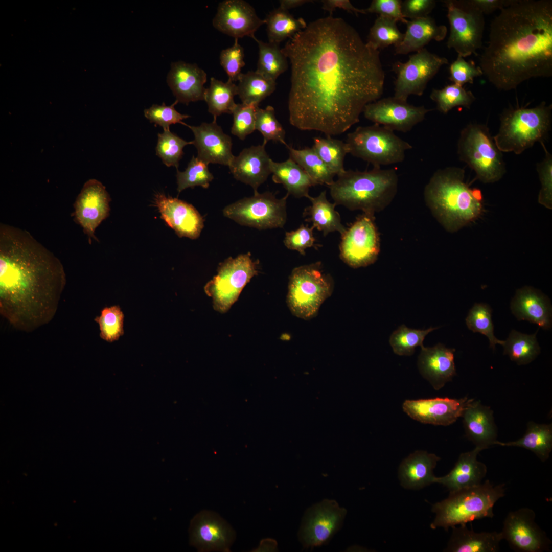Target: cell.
Segmentation results:
<instances>
[{
    "label": "cell",
    "instance_id": "28",
    "mask_svg": "<svg viewBox=\"0 0 552 552\" xmlns=\"http://www.w3.org/2000/svg\"><path fill=\"white\" fill-rule=\"evenodd\" d=\"M461 417L466 436L475 447L483 450L494 445L497 441V428L493 411L490 407L471 399Z\"/></svg>",
    "mask_w": 552,
    "mask_h": 552
},
{
    "label": "cell",
    "instance_id": "61",
    "mask_svg": "<svg viewBox=\"0 0 552 552\" xmlns=\"http://www.w3.org/2000/svg\"><path fill=\"white\" fill-rule=\"evenodd\" d=\"M471 4L484 14L491 13L504 7L509 1L506 0H470Z\"/></svg>",
    "mask_w": 552,
    "mask_h": 552
},
{
    "label": "cell",
    "instance_id": "43",
    "mask_svg": "<svg viewBox=\"0 0 552 552\" xmlns=\"http://www.w3.org/2000/svg\"><path fill=\"white\" fill-rule=\"evenodd\" d=\"M313 140L312 149L332 172L338 175L344 172V158L349 154L346 143L331 136L316 137Z\"/></svg>",
    "mask_w": 552,
    "mask_h": 552
},
{
    "label": "cell",
    "instance_id": "6",
    "mask_svg": "<svg viewBox=\"0 0 552 552\" xmlns=\"http://www.w3.org/2000/svg\"><path fill=\"white\" fill-rule=\"evenodd\" d=\"M504 484L494 485L489 480L480 484L449 492L447 498L435 503L432 508L435 516L432 529L466 524L485 518H493L496 502L505 496Z\"/></svg>",
    "mask_w": 552,
    "mask_h": 552
},
{
    "label": "cell",
    "instance_id": "52",
    "mask_svg": "<svg viewBox=\"0 0 552 552\" xmlns=\"http://www.w3.org/2000/svg\"><path fill=\"white\" fill-rule=\"evenodd\" d=\"M259 106L244 103L237 104L232 114V133L243 140L255 129L256 112Z\"/></svg>",
    "mask_w": 552,
    "mask_h": 552
},
{
    "label": "cell",
    "instance_id": "48",
    "mask_svg": "<svg viewBox=\"0 0 552 552\" xmlns=\"http://www.w3.org/2000/svg\"><path fill=\"white\" fill-rule=\"evenodd\" d=\"M208 165L194 156L184 171L177 170V191L179 193L188 188L201 186L208 188L214 178Z\"/></svg>",
    "mask_w": 552,
    "mask_h": 552
},
{
    "label": "cell",
    "instance_id": "8",
    "mask_svg": "<svg viewBox=\"0 0 552 552\" xmlns=\"http://www.w3.org/2000/svg\"><path fill=\"white\" fill-rule=\"evenodd\" d=\"M333 288V279L324 272L320 262L297 267L289 279L288 306L295 316L310 319L317 315Z\"/></svg>",
    "mask_w": 552,
    "mask_h": 552
},
{
    "label": "cell",
    "instance_id": "57",
    "mask_svg": "<svg viewBox=\"0 0 552 552\" xmlns=\"http://www.w3.org/2000/svg\"><path fill=\"white\" fill-rule=\"evenodd\" d=\"M314 228L312 226L309 227L308 225L302 224L296 230L286 232L284 239V245L289 249L305 255L306 249L314 246Z\"/></svg>",
    "mask_w": 552,
    "mask_h": 552
},
{
    "label": "cell",
    "instance_id": "7",
    "mask_svg": "<svg viewBox=\"0 0 552 552\" xmlns=\"http://www.w3.org/2000/svg\"><path fill=\"white\" fill-rule=\"evenodd\" d=\"M552 105L541 102L535 107L506 109L500 118L499 131L493 138L501 152L522 153L539 142L550 129Z\"/></svg>",
    "mask_w": 552,
    "mask_h": 552
},
{
    "label": "cell",
    "instance_id": "24",
    "mask_svg": "<svg viewBox=\"0 0 552 552\" xmlns=\"http://www.w3.org/2000/svg\"><path fill=\"white\" fill-rule=\"evenodd\" d=\"M207 80L205 71L196 64L178 61L171 63L167 83L178 103L188 105L204 100Z\"/></svg>",
    "mask_w": 552,
    "mask_h": 552
},
{
    "label": "cell",
    "instance_id": "31",
    "mask_svg": "<svg viewBox=\"0 0 552 552\" xmlns=\"http://www.w3.org/2000/svg\"><path fill=\"white\" fill-rule=\"evenodd\" d=\"M440 459L435 454L424 451L410 454L399 466L398 475L401 485L406 489L416 490L435 483L436 477L433 471Z\"/></svg>",
    "mask_w": 552,
    "mask_h": 552
},
{
    "label": "cell",
    "instance_id": "49",
    "mask_svg": "<svg viewBox=\"0 0 552 552\" xmlns=\"http://www.w3.org/2000/svg\"><path fill=\"white\" fill-rule=\"evenodd\" d=\"M189 144H193V142L186 141L170 130L164 131L158 134L156 154L166 166L175 167L178 170L183 148Z\"/></svg>",
    "mask_w": 552,
    "mask_h": 552
},
{
    "label": "cell",
    "instance_id": "20",
    "mask_svg": "<svg viewBox=\"0 0 552 552\" xmlns=\"http://www.w3.org/2000/svg\"><path fill=\"white\" fill-rule=\"evenodd\" d=\"M264 24V20L258 16L255 9L243 0L220 2L212 20L216 29L235 39L244 36L254 38L255 33Z\"/></svg>",
    "mask_w": 552,
    "mask_h": 552
},
{
    "label": "cell",
    "instance_id": "16",
    "mask_svg": "<svg viewBox=\"0 0 552 552\" xmlns=\"http://www.w3.org/2000/svg\"><path fill=\"white\" fill-rule=\"evenodd\" d=\"M347 514L333 500L325 499L306 510L298 532L304 547L313 548L327 544L342 525Z\"/></svg>",
    "mask_w": 552,
    "mask_h": 552
},
{
    "label": "cell",
    "instance_id": "1",
    "mask_svg": "<svg viewBox=\"0 0 552 552\" xmlns=\"http://www.w3.org/2000/svg\"><path fill=\"white\" fill-rule=\"evenodd\" d=\"M282 51L291 65L289 122L299 130L343 133L383 94L379 50L341 18L310 22Z\"/></svg>",
    "mask_w": 552,
    "mask_h": 552
},
{
    "label": "cell",
    "instance_id": "12",
    "mask_svg": "<svg viewBox=\"0 0 552 552\" xmlns=\"http://www.w3.org/2000/svg\"><path fill=\"white\" fill-rule=\"evenodd\" d=\"M288 196L278 199L271 192H258L226 206L223 214L240 225L258 229L282 228L287 219Z\"/></svg>",
    "mask_w": 552,
    "mask_h": 552
},
{
    "label": "cell",
    "instance_id": "44",
    "mask_svg": "<svg viewBox=\"0 0 552 552\" xmlns=\"http://www.w3.org/2000/svg\"><path fill=\"white\" fill-rule=\"evenodd\" d=\"M430 98L435 102L437 109L444 114L455 107L469 109L476 99L471 91L454 83L440 89H433Z\"/></svg>",
    "mask_w": 552,
    "mask_h": 552
},
{
    "label": "cell",
    "instance_id": "11",
    "mask_svg": "<svg viewBox=\"0 0 552 552\" xmlns=\"http://www.w3.org/2000/svg\"><path fill=\"white\" fill-rule=\"evenodd\" d=\"M258 264L247 252L227 258L219 264L217 274L204 287L216 311L224 313L229 310L244 287L258 274Z\"/></svg>",
    "mask_w": 552,
    "mask_h": 552
},
{
    "label": "cell",
    "instance_id": "53",
    "mask_svg": "<svg viewBox=\"0 0 552 552\" xmlns=\"http://www.w3.org/2000/svg\"><path fill=\"white\" fill-rule=\"evenodd\" d=\"M178 103L177 100L171 105L167 106L163 103L162 105L153 104L150 108L144 111L145 117L155 125L162 127L164 131L170 130L172 124L180 123L185 125L182 120L190 117L178 112L175 106Z\"/></svg>",
    "mask_w": 552,
    "mask_h": 552
},
{
    "label": "cell",
    "instance_id": "29",
    "mask_svg": "<svg viewBox=\"0 0 552 552\" xmlns=\"http://www.w3.org/2000/svg\"><path fill=\"white\" fill-rule=\"evenodd\" d=\"M482 450L475 447L461 453L451 470L445 476L436 477L435 483L443 485L449 492L480 484L487 473L486 465L477 459Z\"/></svg>",
    "mask_w": 552,
    "mask_h": 552
},
{
    "label": "cell",
    "instance_id": "62",
    "mask_svg": "<svg viewBox=\"0 0 552 552\" xmlns=\"http://www.w3.org/2000/svg\"><path fill=\"white\" fill-rule=\"evenodd\" d=\"M308 0H281L279 1L280 8L288 11L289 9L300 7L306 3L311 2Z\"/></svg>",
    "mask_w": 552,
    "mask_h": 552
},
{
    "label": "cell",
    "instance_id": "2",
    "mask_svg": "<svg viewBox=\"0 0 552 552\" xmlns=\"http://www.w3.org/2000/svg\"><path fill=\"white\" fill-rule=\"evenodd\" d=\"M66 283L59 259L27 231L0 225V314L31 332L49 323Z\"/></svg>",
    "mask_w": 552,
    "mask_h": 552
},
{
    "label": "cell",
    "instance_id": "25",
    "mask_svg": "<svg viewBox=\"0 0 552 552\" xmlns=\"http://www.w3.org/2000/svg\"><path fill=\"white\" fill-rule=\"evenodd\" d=\"M265 145L263 143L244 149L238 156H234L228 166L233 177L250 186L254 193L271 174V159L266 151Z\"/></svg>",
    "mask_w": 552,
    "mask_h": 552
},
{
    "label": "cell",
    "instance_id": "33",
    "mask_svg": "<svg viewBox=\"0 0 552 552\" xmlns=\"http://www.w3.org/2000/svg\"><path fill=\"white\" fill-rule=\"evenodd\" d=\"M452 533L445 549L448 552H497L502 537L501 532H475L466 524L452 527Z\"/></svg>",
    "mask_w": 552,
    "mask_h": 552
},
{
    "label": "cell",
    "instance_id": "21",
    "mask_svg": "<svg viewBox=\"0 0 552 552\" xmlns=\"http://www.w3.org/2000/svg\"><path fill=\"white\" fill-rule=\"evenodd\" d=\"M471 399L434 398L407 400L402 405L403 411L411 418L424 424L448 426L462 417Z\"/></svg>",
    "mask_w": 552,
    "mask_h": 552
},
{
    "label": "cell",
    "instance_id": "51",
    "mask_svg": "<svg viewBox=\"0 0 552 552\" xmlns=\"http://www.w3.org/2000/svg\"><path fill=\"white\" fill-rule=\"evenodd\" d=\"M255 129L260 131L264 137L263 144L269 141L279 142L287 145L285 131L277 119L274 108L267 106L265 108H258L255 122Z\"/></svg>",
    "mask_w": 552,
    "mask_h": 552
},
{
    "label": "cell",
    "instance_id": "36",
    "mask_svg": "<svg viewBox=\"0 0 552 552\" xmlns=\"http://www.w3.org/2000/svg\"><path fill=\"white\" fill-rule=\"evenodd\" d=\"M494 445L523 448L533 452L541 461L545 462L552 450V425L529 422L526 432L521 438L508 442L497 440Z\"/></svg>",
    "mask_w": 552,
    "mask_h": 552
},
{
    "label": "cell",
    "instance_id": "54",
    "mask_svg": "<svg viewBox=\"0 0 552 552\" xmlns=\"http://www.w3.org/2000/svg\"><path fill=\"white\" fill-rule=\"evenodd\" d=\"M244 55V49L239 43L238 39H235L232 47L222 50L220 53V65L227 74L228 79L233 82L238 81L242 74V68L245 65Z\"/></svg>",
    "mask_w": 552,
    "mask_h": 552
},
{
    "label": "cell",
    "instance_id": "41",
    "mask_svg": "<svg viewBox=\"0 0 552 552\" xmlns=\"http://www.w3.org/2000/svg\"><path fill=\"white\" fill-rule=\"evenodd\" d=\"M259 48V58L256 72L265 77L275 81L288 67V59L279 44L265 42L255 37Z\"/></svg>",
    "mask_w": 552,
    "mask_h": 552
},
{
    "label": "cell",
    "instance_id": "45",
    "mask_svg": "<svg viewBox=\"0 0 552 552\" xmlns=\"http://www.w3.org/2000/svg\"><path fill=\"white\" fill-rule=\"evenodd\" d=\"M397 22L392 18L378 16L370 29L366 43L377 50L400 43L404 34L398 29Z\"/></svg>",
    "mask_w": 552,
    "mask_h": 552
},
{
    "label": "cell",
    "instance_id": "23",
    "mask_svg": "<svg viewBox=\"0 0 552 552\" xmlns=\"http://www.w3.org/2000/svg\"><path fill=\"white\" fill-rule=\"evenodd\" d=\"M155 203L161 218L179 237L198 238L204 227V220L192 205L176 198L158 194Z\"/></svg>",
    "mask_w": 552,
    "mask_h": 552
},
{
    "label": "cell",
    "instance_id": "18",
    "mask_svg": "<svg viewBox=\"0 0 552 552\" xmlns=\"http://www.w3.org/2000/svg\"><path fill=\"white\" fill-rule=\"evenodd\" d=\"M431 110L424 106H414L393 96L369 103L363 113L366 119L374 124L393 131L405 133L422 122Z\"/></svg>",
    "mask_w": 552,
    "mask_h": 552
},
{
    "label": "cell",
    "instance_id": "5",
    "mask_svg": "<svg viewBox=\"0 0 552 552\" xmlns=\"http://www.w3.org/2000/svg\"><path fill=\"white\" fill-rule=\"evenodd\" d=\"M394 169L374 167L370 170H345L328 187L336 205L374 215L388 206L398 191Z\"/></svg>",
    "mask_w": 552,
    "mask_h": 552
},
{
    "label": "cell",
    "instance_id": "9",
    "mask_svg": "<svg viewBox=\"0 0 552 552\" xmlns=\"http://www.w3.org/2000/svg\"><path fill=\"white\" fill-rule=\"evenodd\" d=\"M459 159L473 170L484 183L500 179L505 172L502 152L485 125L470 124L462 129L457 144Z\"/></svg>",
    "mask_w": 552,
    "mask_h": 552
},
{
    "label": "cell",
    "instance_id": "4",
    "mask_svg": "<svg viewBox=\"0 0 552 552\" xmlns=\"http://www.w3.org/2000/svg\"><path fill=\"white\" fill-rule=\"evenodd\" d=\"M464 177L463 169L446 167L435 171L424 188L426 205L450 233L474 221L484 211L481 191L470 188Z\"/></svg>",
    "mask_w": 552,
    "mask_h": 552
},
{
    "label": "cell",
    "instance_id": "30",
    "mask_svg": "<svg viewBox=\"0 0 552 552\" xmlns=\"http://www.w3.org/2000/svg\"><path fill=\"white\" fill-rule=\"evenodd\" d=\"M518 320H526L548 329L551 325V307L549 298L540 291L525 286L518 289L511 304Z\"/></svg>",
    "mask_w": 552,
    "mask_h": 552
},
{
    "label": "cell",
    "instance_id": "38",
    "mask_svg": "<svg viewBox=\"0 0 552 552\" xmlns=\"http://www.w3.org/2000/svg\"><path fill=\"white\" fill-rule=\"evenodd\" d=\"M264 20L269 42L278 44L307 26L303 18H296L288 11L280 7L271 11Z\"/></svg>",
    "mask_w": 552,
    "mask_h": 552
},
{
    "label": "cell",
    "instance_id": "42",
    "mask_svg": "<svg viewBox=\"0 0 552 552\" xmlns=\"http://www.w3.org/2000/svg\"><path fill=\"white\" fill-rule=\"evenodd\" d=\"M536 334L527 335L512 330L502 345L504 354L518 365L531 363L540 353Z\"/></svg>",
    "mask_w": 552,
    "mask_h": 552
},
{
    "label": "cell",
    "instance_id": "37",
    "mask_svg": "<svg viewBox=\"0 0 552 552\" xmlns=\"http://www.w3.org/2000/svg\"><path fill=\"white\" fill-rule=\"evenodd\" d=\"M236 95H237V85L233 82L228 79L223 82L214 77L211 78L204 100L207 104L209 112L214 119L223 113H232L237 104L234 101Z\"/></svg>",
    "mask_w": 552,
    "mask_h": 552
},
{
    "label": "cell",
    "instance_id": "22",
    "mask_svg": "<svg viewBox=\"0 0 552 552\" xmlns=\"http://www.w3.org/2000/svg\"><path fill=\"white\" fill-rule=\"evenodd\" d=\"M193 132V144L197 150V157L209 165L218 164L228 166L234 155L232 152L231 137L223 132L214 119L211 123L203 122L194 126L185 124Z\"/></svg>",
    "mask_w": 552,
    "mask_h": 552
},
{
    "label": "cell",
    "instance_id": "47",
    "mask_svg": "<svg viewBox=\"0 0 552 552\" xmlns=\"http://www.w3.org/2000/svg\"><path fill=\"white\" fill-rule=\"evenodd\" d=\"M491 313L492 309L488 305L476 303L469 310L466 323L470 330L486 336L489 340L490 347L494 350L496 344L502 346L504 341L497 339L494 336Z\"/></svg>",
    "mask_w": 552,
    "mask_h": 552
},
{
    "label": "cell",
    "instance_id": "32",
    "mask_svg": "<svg viewBox=\"0 0 552 552\" xmlns=\"http://www.w3.org/2000/svg\"><path fill=\"white\" fill-rule=\"evenodd\" d=\"M406 30L402 41L394 46L395 54L405 55L417 52L432 40L441 41L447 33V27L438 25L429 16L407 21Z\"/></svg>",
    "mask_w": 552,
    "mask_h": 552
},
{
    "label": "cell",
    "instance_id": "26",
    "mask_svg": "<svg viewBox=\"0 0 552 552\" xmlns=\"http://www.w3.org/2000/svg\"><path fill=\"white\" fill-rule=\"evenodd\" d=\"M232 537L228 526L210 513L201 512L192 520L190 543L199 551L227 550Z\"/></svg>",
    "mask_w": 552,
    "mask_h": 552
},
{
    "label": "cell",
    "instance_id": "17",
    "mask_svg": "<svg viewBox=\"0 0 552 552\" xmlns=\"http://www.w3.org/2000/svg\"><path fill=\"white\" fill-rule=\"evenodd\" d=\"M534 510L522 508L510 512L505 517L501 532L513 550L518 552H543L550 550L551 541L535 521Z\"/></svg>",
    "mask_w": 552,
    "mask_h": 552
},
{
    "label": "cell",
    "instance_id": "58",
    "mask_svg": "<svg viewBox=\"0 0 552 552\" xmlns=\"http://www.w3.org/2000/svg\"><path fill=\"white\" fill-rule=\"evenodd\" d=\"M401 3L400 0H373L364 10L366 13H376L406 24L408 20L402 15Z\"/></svg>",
    "mask_w": 552,
    "mask_h": 552
},
{
    "label": "cell",
    "instance_id": "40",
    "mask_svg": "<svg viewBox=\"0 0 552 552\" xmlns=\"http://www.w3.org/2000/svg\"><path fill=\"white\" fill-rule=\"evenodd\" d=\"M289 157L301 167L317 185H331L335 175L321 160L312 148L296 149L286 145Z\"/></svg>",
    "mask_w": 552,
    "mask_h": 552
},
{
    "label": "cell",
    "instance_id": "50",
    "mask_svg": "<svg viewBox=\"0 0 552 552\" xmlns=\"http://www.w3.org/2000/svg\"><path fill=\"white\" fill-rule=\"evenodd\" d=\"M124 314L118 305L106 307L101 311L100 315L94 320L99 325L100 337L112 342L124 334Z\"/></svg>",
    "mask_w": 552,
    "mask_h": 552
},
{
    "label": "cell",
    "instance_id": "39",
    "mask_svg": "<svg viewBox=\"0 0 552 552\" xmlns=\"http://www.w3.org/2000/svg\"><path fill=\"white\" fill-rule=\"evenodd\" d=\"M238 82L237 95L242 103L258 106L274 92L276 87L275 81L265 77L256 71L242 73Z\"/></svg>",
    "mask_w": 552,
    "mask_h": 552
},
{
    "label": "cell",
    "instance_id": "15",
    "mask_svg": "<svg viewBox=\"0 0 552 552\" xmlns=\"http://www.w3.org/2000/svg\"><path fill=\"white\" fill-rule=\"evenodd\" d=\"M341 236L340 257L349 266L365 267L377 260L380 244L374 215L363 213Z\"/></svg>",
    "mask_w": 552,
    "mask_h": 552
},
{
    "label": "cell",
    "instance_id": "3",
    "mask_svg": "<svg viewBox=\"0 0 552 552\" xmlns=\"http://www.w3.org/2000/svg\"><path fill=\"white\" fill-rule=\"evenodd\" d=\"M483 75L508 91L552 76V1L509 0L492 21L479 58Z\"/></svg>",
    "mask_w": 552,
    "mask_h": 552
},
{
    "label": "cell",
    "instance_id": "14",
    "mask_svg": "<svg viewBox=\"0 0 552 552\" xmlns=\"http://www.w3.org/2000/svg\"><path fill=\"white\" fill-rule=\"evenodd\" d=\"M447 64L446 58L425 48L410 55L406 62H396L392 66L396 74L394 97L407 101L410 95L422 96L429 81L443 65Z\"/></svg>",
    "mask_w": 552,
    "mask_h": 552
},
{
    "label": "cell",
    "instance_id": "60",
    "mask_svg": "<svg viewBox=\"0 0 552 552\" xmlns=\"http://www.w3.org/2000/svg\"><path fill=\"white\" fill-rule=\"evenodd\" d=\"M321 3L323 9L329 12L330 16H332L333 12L336 9H341L356 15L366 14L364 9L356 8L349 0H324L321 1Z\"/></svg>",
    "mask_w": 552,
    "mask_h": 552
},
{
    "label": "cell",
    "instance_id": "27",
    "mask_svg": "<svg viewBox=\"0 0 552 552\" xmlns=\"http://www.w3.org/2000/svg\"><path fill=\"white\" fill-rule=\"evenodd\" d=\"M454 349L438 343L433 347H421L418 366L422 376L438 390L456 375Z\"/></svg>",
    "mask_w": 552,
    "mask_h": 552
},
{
    "label": "cell",
    "instance_id": "35",
    "mask_svg": "<svg viewBox=\"0 0 552 552\" xmlns=\"http://www.w3.org/2000/svg\"><path fill=\"white\" fill-rule=\"evenodd\" d=\"M311 205L305 209L303 213L306 221L311 222L312 226L321 231L325 236L329 233L338 232L342 235L346 228L341 222L339 214L335 209V203H331L326 197V191L317 196L310 195L307 198Z\"/></svg>",
    "mask_w": 552,
    "mask_h": 552
},
{
    "label": "cell",
    "instance_id": "10",
    "mask_svg": "<svg viewBox=\"0 0 552 552\" xmlns=\"http://www.w3.org/2000/svg\"><path fill=\"white\" fill-rule=\"evenodd\" d=\"M346 143L349 154L378 167L402 162L412 148L393 131L376 124L358 127L348 134Z\"/></svg>",
    "mask_w": 552,
    "mask_h": 552
},
{
    "label": "cell",
    "instance_id": "19",
    "mask_svg": "<svg viewBox=\"0 0 552 552\" xmlns=\"http://www.w3.org/2000/svg\"><path fill=\"white\" fill-rule=\"evenodd\" d=\"M110 196L105 187L95 179L87 180L83 185L74 204L75 220L81 226L88 236L98 241L94 233L97 227L109 214Z\"/></svg>",
    "mask_w": 552,
    "mask_h": 552
},
{
    "label": "cell",
    "instance_id": "56",
    "mask_svg": "<svg viewBox=\"0 0 552 552\" xmlns=\"http://www.w3.org/2000/svg\"><path fill=\"white\" fill-rule=\"evenodd\" d=\"M450 80L454 84L463 86L466 83L473 84L474 78L483 75L479 66L473 62H467L462 56L457 58L449 67Z\"/></svg>",
    "mask_w": 552,
    "mask_h": 552
},
{
    "label": "cell",
    "instance_id": "34",
    "mask_svg": "<svg viewBox=\"0 0 552 552\" xmlns=\"http://www.w3.org/2000/svg\"><path fill=\"white\" fill-rule=\"evenodd\" d=\"M270 167L272 180L282 184L289 195L308 198L310 188L316 185L307 172L290 157L280 163L271 159Z\"/></svg>",
    "mask_w": 552,
    "mask_h": 552
},
{
    "label": "cell",
    "instance_id": "13",
    "mask_svg": "<svg viewBox=\"0 0 552 552\" xmlns=\"http://www.w3.org/2000/svg\"><path fill=\"white\" fill-rule=\"evenodd\" d=\"M444 3L450 25L447 47L463 58L477 54L482 45L484 14L470 0H447Z\"/></svg>",
    "mask_w": 552,
    "mask_h": 552
},
{
    "label": "cell",
    "instance_id": "59",
    "mask_svg": "<svg viewBox=\"0 0 552 552\" xmlns=\"http://www.w3.org/2000/svg\"><path fill=\"white\" fill-rule=\"evenodd\" d=\"M434 0H405L401 3L403 17L410 20L426 17L434 8Z\"/></svg>",
    "mask_w": 552,
    "mask_h": 552
},
{
    "label": "cell",
    "instance_id": "55",
    "mask_svg": "<svg viewBox=\"0 0 552 552\" xmlns=\"http://www.w3.org/2000/svg\"><path fill=\"white\" fill-rule=\"evenodd\" d=\"M544 152L545 157L537 164V170L539 174L541 188L538 196V202L547 209L552 207V157L547 151L543 142L541 143Z\"/></svg>",
    "mask_w": 552,
    "mask_h": 552
},
{
    "label": "cell",
    "instance_id": "46",
    "mask_svg": "<svg viewBox=\"0 0 552 552\" xmlns=\"http://www.w3.org/2000/svg\"><path fill=\"white\" fill-rule=\"evenodd\" d=\"M438 328L430 327L427 330L413 329L402 325L394 331L389 338V343L394 352L400 356H410L417 346L423 347L425 336Z\"/></svg>",
    "mask_w": 552,
    "mask_h": 552
}]
</instances>
